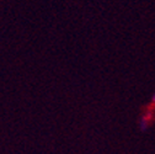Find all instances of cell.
Wrapping results in <instances>:
<instances>
[{
  "instance_id": "1",
  "label": "cell",
  "mask_w": 155,
  "mask_h": 154,
  "mask_svg": "<svg viewBox=\"0 0 155 154\" xmlns=\"http://www.w3.org/2000/svg\"><path fill=\"white\" fill-rule=\"evenodd\" d=\"M151 100H153V102H154V104H155V94H154V95H153V98H151Z\"/></svg>"
}]
</instances>
